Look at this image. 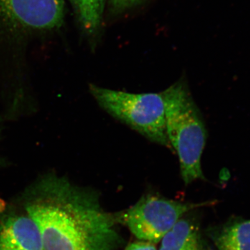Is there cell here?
I'll return each mask as SVG.
<instances>
[{
  "label": "cell",
  "instance_id": "8992f818",
  "mask_svg": "<svg viewBox=\"0 0 250 250\" xmlns=\"http://www.w3.org/2000/svg\"><path fill=\"white\" fill-rule=\"evenodd\" d=\"M0 250H44L39 228L29 215H11L1 220Z\"/></svg>",
  "mask_w": 250,
  "mask_h": 250
},
{
  "label": "cell",
  "instance_id": "6da1fadb",
  "mask_svg": "<svg viewBox=\"0 0 250 250\" xmlns=\"http://www.w3.org/2000/svg\"><path fill=\"white\" fill-rule=\"evenodd\" d=\"M27 214L40 231L44 250H118L124 243L116 213L99 195L54 174L41 177L24 195Z\"/></svg>",
  "mask_w": 250,
  "mask_h": 250
},
{
  "label": "cell",
  "instance_id": "5b68a950",
  "mask_svg": "<svg viewBox=\"0 0 250 250\" xmlns=\"http://www.w3.org/2000/svg\"><path fill=\"white\" fill-rule=\"evenodd\" d=\"M63 0H0V15L33 29H51L63 18Z\"/></svg>",
  "mask_w": 250,
  "mask_h": 250
},
{
  "label": "cell",
  "instance_id": "ba28073f",
  "mask_svg": "<svg viewBox=\"0 0 250 250\" xmlns=\"http://www.w3.org/2000/svg\"><path fill=\"white\" fill-rule=\"evenodd\" d=\"M218 250H250V220L233 222L212 234Z\"/></svg>",
  "mask_w": 250,
  "mask_h": 250
},
{
  "label": "cell",
  "instance_id": "7c38bea8",
  "mask_svg": "<svg viewBox=\"0 0 250 250\" xmlns=\"http://www.w3.org/2000/svg\"><path fill=\"white\" fill-rule=\"evenodd\" d=\"M1 162H2V161H1V157H0V165H1Z\"/></svg>",
  "mask_w": 250,
  "mask_h": 250
},
{
  "label": "cell",
  "instance_id": "8fae6325",
  "mask_svg": "<svg viewBox=\"0 0 250 250\" xmlns=\"http://www.w3.org/2000/svg\"><path fill=\"white\" fill-rule=\"evenodd\" d=\"M111 1L116 6L123 7V6H128L136 4L141 0H111Z\"/></svg>",
  "mask_w": 250,
  "mask_h": 250
},
{
  "label": "cell",
  "instance_id": "277c9868",
  "mask_svg": "<svg viewBox=\"0 0 250 250\" xmlns=\"http://www.w3.org/2000/svg\"><path fill=\"white\" fill-rule=\"evenodd\" d=\"M205 205L147 194L127 209L116 213L120 225L129 229L138 240L156 245L181 218Z\"/></svg>",
  "mask_w": 250,
  "mask_h": 250
},
{
  "label": "cell",
  "instance_id": "7a4b0ae2",
  "mask_svg": "<svg viewBox=\"0 0 250 250\" xmlns=\"http://www.w3.org/2000/svg\"><path fill=\"white\" fill-rule=\"evenodd\" d=\"M166 134L178 156L185 185L205 180L202 156L207 139L205 122L192 98L185 77L163 91Z\"/></svg>",
  "mask_w": 250,
  "mask_h": 250
},
{
  "label": "cell",
  "instance_id": "52a82bcc",
  "mask_svg": "<svg viewBox=\"0 0 250 250\" xmlns=\"http://www.w3.org/2000/svg\"><path fill=\"white\" fill-rule=\"evenodd\" d=\"M160 243L158 250H207L198 225L184 216L166 233Z\"/></svg>",
  "mask_w": 250,
  "mask_h": 250
},
{
  "label": "cell",
  "instance_id": "3957f363",
  "mask_svg": "<svg viewBox=\"0 0 250 250\" xmlns=\"http://www.w3.org/2000/svg\"><path fill=\"white\" fill-rule=\"evenodd\" d=\"M100 107L149 141L172 149L166 134L162 94L131 93L90 84Z\"/></svg>",
  "mask_w": 250,
  "mask_h": 250
},
{
  "label": "cell",
  "instance_id": "30bf717a",
  "mask_svg": "<svg viewBox=\"0 0 250 250\" xmlns=\"http://www.w3.org/2000/svg\"><path fill=\"white\" fill-rule=\"evenodd\" d=\"M125 250H158L156 249L155 244L149 242L138 241L129 243L125 248Z\"/></svg>",
  "mask_w": 250,
  "mask_h": 250
},
{
  "label": "cell",
  "instance_id": "9c48e42d",
  "mask_svg": "<svg viewBox=\"0 0 250 250\" xmlns=\"http://www.w3.org/2000/svg\"><path fill=\"white\" fill-rule=\"evenodd\" d=\"M76 9L83 28L93 34L98 29L103 16L104 0H70Z\"/></svg>",
  "mask_w": 250,
  "mask_h": 250
}]
</instances>
